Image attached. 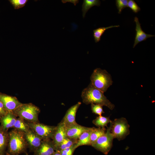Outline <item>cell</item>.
<instances>
[{
  "mask_svg": "<svg viewBox=\"0 0 155 155\" xmlns=\"http://www.w3.org/2000/svg\"><path fill=\"white\" fill-rule=\"evenodd\" d=\"M81 97L83 102L86 104H100L106 106L111 110L115 107V105L107 98L104 92L95 87L91 83L83 90Z\"/></svg>",
  "mask_w": 155,
  "mask_h": 155,
  "instance_id": "cell-1",
  "label": "cell"
},
{
  "mask_svg": "<svg viewBox=\"0 0 155 155\" xmlns=\"http://www.w3.org/2000/svg\"><path fill=\"white\" fill-rule=\"evenodd\" d=\"M6 155H18L25 152L28 147L25 133L14 129L8 133Z\"/></svg>",
  "mask_w": 155,
  "mask_h": 155,
  "instance_id": "cell-2",
  "label": "cell"
},
{
  "mask_svg": "<svg viewBox=\"0 0 155 155\" xmlns=\"http://www.w3.org/2000/svg\"><path fill=\"white\" fill-rule=\"evenodd\" d=\"M90 80L91 83L95 87L104 93L113 82L110 75L106 70L100 68H97L94 70Z\"/></svg>",
  "mask_w": 155,
  "mask_h": 155,
  "instance_id": "cell-3",
  "label": "cell"
},
{
  "mask_svg": "<svg viewBox=\"0 0 155 155\" xmlns=\"http://www.w3.org/2000/svg\"><path fill=\"white\" fill-rule=\"evenodd\" d=\"M39 108L31 103L22 104L12 112L17 117L29 122H39Z\"/></svg>",
  "mask_w": 155,
  "mask_h": 155,
  "instance_id": "cell-4",
  "label": "cell"
},
{
  "mask_svg": "<svg viewBox=\"0 0 155 155\" xmlns=\"http://www.w3.org/2000/svg\"><path fill=\"white\" fill-rule=\"evenodd\" d=\"M108 127L114 138L120 141L125 139L130 133V125L125 118L116 119L110 123Z\"/></svg>",
  "mask_w": 155,
  "mask_h": 155,
  "instance_id": "cell-5",
  "label": "cell"
},
{
  "mask_svg": "<svg viewBox=\"0 0 155 155\" xmlns=\"http://www.w3.org/2000/svg\"><path fill=\"white\" fill-rule=\"evenodd\" d=\"M30 128L43 140L52 139L56 126L46 125L39 122L27 123Z\"/></svg>",
  "mask_w": 155,
  "mask_h": 155,
  "instance_id": "cell-6",
  "label": "cell"
},
{
  "mask_svg": "<svg viewBox=\"0 0 155 155\" xmlns=\"http://www.w3.org/2000/svg\"><path fill=\"white\" fill-rule=\"evenodd\" d=\"M114 139L107 127L105 133L99 137L91 146L107 155L112 147Z\"/></svg>",
  "mask_w": 155,
  "mask_h": 155,
  "instance_id": "cell-7",
  "label": "cell"
},
{
  "mask_svg": "<svg viewBox=\"0 0 155 155\" xmlns=\"http://www.w3.org/2000/svg\"><path fill=\"white\" fill-rule=\"evenodd\" d=\"M0 101L8 112H13L22 104L15 96L2 94H0Z\"/></svg>",
  "mask_w": 155,
  "mask_h": 155,
  "instance_id": "cell-8",
  "label": "cell"
},
{
  "mask_svg": "<svg viewBox=\"0 0 155 155\" xmlns=\"http://www.w3.org/2000/svg\"><path fill=\"white\" fill-rule=\"evenodd\" d=\"M80 102L71 107L67 111L65 115L61 121L66 128L76 124L75 116L77 111L81 105Z\"/></svg>",
  "mask_w": 155,
  "mask_h": 155,
  "instance_id": "cell-9",
  "label": "cell"
},
{
  "mask_svg": "<svg viewBox=\"0 0 155 155\" xmlns=\"http://www.w3.org/2000/svg\"><path fill=\"white\" fill-rule=\"evenodd\" d=\"M25 135L28 147L34 152L40 145L43 140L30 128L25 133Z\"/></svg>",
  "mask_w": 155,
  "mask_h": 155,
  "instance_id": "cell-10",
  "label": "cell"
},
{
  "mask_svg": "<svg viewBox=\"0 0 155 155\" xmlns=\"http://www.w3.org/2000/svg\"><path fill=\"white\" fill-rule=\"evenodd\" d=\"M55 151L52 140H43L40 145L34 152V155H52Z\"/></svg>",
  "mask_w": 155,
  "mask_h": 155,
  "instance_id": "cell-11",
  "label": "cell"
},
{
  "mask_svg": "<svg viewBox=\"0 0 155 155\" xmlns=\"http://www.w3.org/2000/svg\"><path fill=\"white\" fill-rule=\"evenodd\" d=\"M90 128L82 126L78 123L66 128L67 137L78 140L84 132L88 130Z\"/></svg>",
  "mask_w": 155,
  "mask_h": 155,
  "instance_id": "cell-12",
  "label": "cell"
},
{
  "mask_svg": "<svg viewBox=\"0 0 155 155\" xmlns=\"http://www.w3.org/2000/svg\"><path fill=\"white\" fill-rule=\"evenodd\" d=\"M66 137V127L64 124L61 122L56 126V129L52 139V142L55 148Z\"/></svg>",
  "mask_w": 155,
  "mask_h": 155,
  "instance_id": "cell-13",
  "label": "cell"
},
{
  "mask_svg": "<svg viewBox=\"0 0 155 155\" xmlns=\"http://www.w3.org/2000/svg\"><path fill=\"white\" fill-rule=\"evenodd\" d=\"M134 21L136 24L135 30L136 33L133 45V48L139 42L146 40L148 38L155 36V35L147 34L142 30L141 24L137 17H135Z\"/></svg>",
  "mask_w": 155,
  "mask_h": 155,
  "instance_id": "cell-14",
  "label": "cell"
},
{
  "mask_svg": "<svg viewBox=\"0 0 155 155\" xmlns=\"http://www.w3.org/2000/svg\"><path fill=\"white\" fill-rule=\"evenodd\" d=\"M16 117L12 112H8L0 119L1 126L8 131L9 128L13 127L17 119Z\"/></svg>",
  "mask_w": 155,
  "mask_h": 155,
  "instance_id": "cell-15",
  "label": "cell"
},
{
  "mask_svg": "<svg viewBox=\"0 0 155 155\" xmlns=\"http://www.w3.org/2000/svg\"><path fill=\"white\" fill-rule=\"evenodd\" d=\"M7 130L0 126V155H5L8 141V133Z\"/></svg>",
  "mask_w": 155,
  "mask_h": 155,
  "instance_id": "cell-16",
  "label": "cell"
},
{
  "mask_svg": "<svg viewBox=\"0 0 155 155\" xmlns=\"http://www.w3.org/2000/svg\"><path fill=\"white\" fill-rule=\"evenodd\" d=\"M92 127L84 132L78 139L74 148L75 150L78 147L83 145H90V136Z\"/></svg>",
  "mask_w": 155,
  "mask_h": 155,
  "instance_id": "cell-17",
  "label": "cell"
},
{
  "mask_svg": "<svg viewBox=\"0 0 155 155\" xmlns=\"http://www.w3.org/2000/svg\"><path fill=\"white\" fill-rule=\"evenodd\" d=\"M106 130L105 127H92L90 136V146H91L99 137L105 133Z\"/></svg>",
  "mask_w": 155,
  "mask_h": 155,
  "instance_id": "cell-18",
  "label": "cell"
},
{
  "mask_svg": "<svg viewBox=\"0 0 155 155\" xmlns=\"http://www.w3.org/2000/svg\"><path fill=\"white\" fill-rule=\"evenodd\" d=\"M78 140L66 137L55 149L56 151H59L70 148L75 144Z\"/></svg>",
  "mask_w": 155,
  "mask_h": 155,
  "instance_id": "cell-19",
  "label": "cell"
},
{
  "mask_svg": "<svg viewBox=\"0 0 155 155\" xmlns=\"http://www.w3.org/2000/svg\"><path fill=\"white\" fill-rule=\"evenodd\" d=\"M100 4V2L99 0H84L82 6L83 18L85 17L86 13L90 8L94 6H99Z\"/></svg>",
  "mask_w": 155,
  "mask_h": 155,
  "instance_id": "cell-20",
  "label": "cell"
},
{
  "mask_svg": "<svg viewBox=\"0 0 155 155\" xmlns=\"http://www.w3.org/2000/svg\"><path fill=\"white\" fill-rule=\"evenodd\" d=\"M119 25L111 26L107 27H101L93 30V36L95 42H99L102 36L106 30L113 27H119Z\"/></svg>",
  "mask_w": 155,
  "mask_h": 155,
  "instance_id": "cell-21",
  "label": "cell"
},
{
  "mask_svg": "<svg viewBox=\"0 0 155 155\" xmlns=\"http://www.w3.org/2000/svg\"><path fill=\"white\" fill-rule=\"evenodd\" d=\"M111 120L109 117H105L99 116L92 121V123L98 127H107L108 123H110Z\"/></svg>",
  "mask_w": 155,
  "mask_h": 155,
  "instance_id": "cell-22",
  "label": "cell"
},
{
  "mask_svg": "<svg viewBox=\"0 0 155 155\" xmlns=\"http://www.w3.org/2000/svg\"><path fill=\"white\" fill-rule=\"evenodd\" d=\"M13 128L24 133L26 132L30 129L27 123L20 117L17 119Z\"/></svg>",
  "mask_w": 155,
  "mask_h": 155,
  "instance_id": "cell-23",
  "label": "cell"
},
{
  "mask_svg": "<svg viewBox=\"0 0 155 155\" xmlns=\"http://www.w3.org/2000/svg\"><path fill=\"white\" fill-rule=\"evenodd\" d=\"M9 1L15 9H18L25 6L28 0H9Z\"/></svg>",
  "mask_w": 155,
  "mask_h": 155,
  "instance_id": "cell-24",
  "label": "cell"
},
{
  "mask_svg": "<svg viewBox=\"0 0 155 155\" xmlns=\"http://www.w3.org/2000/svg\"><path fill=\"white\" fill-rule=\"evenodd\" d=\"M103 106L94 104H91V108L92 112L95 114L101 116L104 113L102 108Z\"/></svg>",
  "mask_w": 155,
  "mask_h": 155,
  "instance_id": "cell-25",
  "label": "cell"
},
{
  "mask_svg": "<svg viewBox=\"0 0 155 155\" xmlns=\"http://www.w3.org/2000/svg\"><path fill=\"white\" fill-rule=\"evenodd\" d=\"M128 2L127 0H116V5L118 10L119 13H121L124 9L127 7Z\"/></svg>",
  "mask_w": 155,
  "mask_h": 155,
  "instance_id": "cell-26",
  "label": "cell"
},
{
  "mask_svg": "<svg viewBox=\"0 0 155 155\" xmlns=\"http://www.w3.org/2000/svg\"><path fill=\"white\" fill-rule=\"evenodd\" d=\"M127 7L135 13H138L141 10L140 7L133 0H128Z\"/></svg>",
  "mask_w": 155,
  "mask_h": 155,
  "instance_id": "cell-27",
  "label": "cell"
},
{
  "mask_svg": "<svg viewBox=\"0 0 155 155\" xmlns=\"http://www.w3.org/2000/svg\"><path fill=\"white\" fill-rule=\"evenodd\" d=\"M74 145L70 148L58 152L61 155H73V152L75 150L74 148Z\"/></svg>",
  "mask_w": 155,
  "mask_h": 155,
  "instance_id": "cell-28",
  "label": "cell"
},
{
  "mask_svg": "<svg viewBox=\"0 0 155 155\" xmlns=\"http://www.w3.org/2000/svg\"><path fill=\"white\" fill-rule=\"evenodd\" d=\"M8 112L5 108L2 102L0 101V119Z\"/></svg>",
  "mask_w": 155,
  "mask_h": 155,
  "instance_id": "cell-29",
  "label": "cell"
},
{
  "mask_svg": "<svg viewBox=\"0 0 155 155\" xmlns=\"http://www.w3.org/2000/svg\"><path fill=\"white\" fill-rule=\"evenodd\" d=\"M52 155H61L60 153L57 151H55Z\"/></svg>",
  "mask_w": 155,
  "mask_h": 155,
  "instance_id": "cell-30",
  "label": "cell"
},
{
  "mask_svg": "<svg viewBox=\"0 0 155 155\" xmlns=\"http://www.w3.org/2000/svg\"><path fill=\"white\" fill-rule=\"evenodd\" d=\"M26 155H28L27 153H26Z\"/></svg>",
  "mask_w": 155,
  "mask_h": 155,
  "instance_id": "cell-31",
  "label": "cell"
}]
</instances>
